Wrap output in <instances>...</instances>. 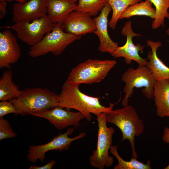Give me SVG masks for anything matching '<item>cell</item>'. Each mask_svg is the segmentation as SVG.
<instances>
[{
    "label": "cell",
    "mask_w": 169,
    "mask_h": 169,
    "mask_svg": "<svg viewBox=\"0 0 169 169\" xmlns=\"http://www.w3.org/2000/svg\"><path fill=\"white\" fill-rule=\"evenodd\" d=\"M79 85L65 81L59 95V105L68 110L74 109L81 113L89 121L91 114L96 115L101 112H107L113 110L114 104L110 103L106 107L101 105L99 97L88 95L79 89Z\"/></svg>",
    "instance_id": "1"
},
{
    "label": "cell",
    "mask_w": 169,
    "mask_h": 169,
    "mask_svg": "<svg viewBox=\"0 0 169 169\" xmlns=\"http://www.w3.org/2000/svg\"><path fill=\"white\" fill-rule=\"evenodd\" d=\"M10 101L15 107L16 114L31 115L58 106L59 95L46 88H28Z\"/></svg>",
    "instance_id": "2"
},
{
    "label": "cell",
    "mask_w": 169,
    "mask_h": 169,
    "mask_svg": "<svg viewBox=\"0 0 169 169\" xmlns=\"http://www.w3.org/2000/svg\"><path fill=\"white\" fill-rule=\"evenodd\" d=\"M106 120L107 122L114 124L120 129L122 133V141H129L132 148V158H137L135 138L142 134L144 126L135 109L128 105L121 109L112 110L106 113Z\"/></svg>",
    "instance_id": "3"
},
{
    "label": "cell",
    "mask_w": 169,
    "mask_h": 169,
    "mask_svg": "<svg viewBox=\"0 0 169 169\" xmlns=\"http://www.w3.org/2000/svg\"><path fill=\"white\" fill-rule=\"evenodd\" d=\"M116 64L114 60L88 59L72 69L66 81L79 85L99 83Z\"/></svg>",
    "instance_id": "4"
},
{
    "label": "cell",
    "mask_w": 169,
    "mask_h": 169,
    "mask_svg": "<svg viewBox=\"0 0 169 169\" xmlns=\"http://www.w3.org/2000/svg\"><path fill=\"white\" fill-rule=\"evenodd\" d=\"M54 24L52 31L47 33L38 44L31 47L28 53L30 57L36 58L49 53L59 55L69 45L81 38V36L66 32L62 24Z\"/></svg>",
    "instance_id": "5"
},
{
    "label": "cell",
    "mask_w": 169,
    "mask_h": 169,
    "mask_svg": "<svg viewBox=\"0 0 169 169\" xmlns=\"http://www.w3.org/2000/svg\"><path fill=\"white\" fill-rule=\"evenodd\" d=\"M121 79L125 84L123 88L125 95L121 102L123 106L128 105L129 99L133 94L135 88L143 87L142 92L146 97L150 100L153 98L156 80L146 65H138L136 69L129 68L123 73Z\"/></svg>",
    "instance_id": "6"
},
{
    "label": "cell",
    "mask_w": 169,
    "mask_h": 169,
    "mask_svg": "<svg viewBox=\"0 0 169 169\" xmlns=\"http://www.w3.org/2000/svg\"><path fill=\"white\" fill-rule=\"evenodd\" d=\"M98 123V134L97 147L90 157V165L99 169H103L112 166L114 158L110 156L109 151L113 143V136L115 132L111 127H108L106 120V113L96 115Z\"/></svg>",
    "instance_id": "7"
},
{
    "label": "cell",
    "mask_w": 169,
    "mask_h": 169,
    "mask_svg": "<svg viewBox=\"0 0 169 169\" xmlns=\"http://www.w3.org/2000/svg\"><path fill=\"white\" fill-rule=\"evenodd\" d=\"M54 25L46 14L32 21L17 22L11 26L3 27L14 31L21 41L32 46L39 42L47 33L52 31Z\"/></svg>",
    "instance_id": "8"
},
{
    "label": "cell",
    "mask_w": 169,
    "mask_h": 169,
    "mask_svg": "<svg viewBox=\"0 0 169 169\" xmlns=\"http://www.w3.org/2000/svg\"><path fill=\"white\" fill-rule=\"evenodd\" d=\"M74 131V128H69L66 132L60 133L47 143L42 145L30 146L28 151V154L27 155L28 160L34 163L39 159L43 163L47 152L52 150H58L60 151L67 150L72 141L82 138L86 135L85 133L81 132L75 137L71 138L69 137L68 136L71 135Z\"/></svg>",
    "instance_id": "9"
},
{
    "label": "cell",
    "mask_w": 169,
    "mask_h": 169,
    "mask_svg": "<svg viewBox=\"0 0 169 169\" xmlns=\"http://www.w3.org/2000/svg\"><path fill=\"white\" fill-rule=\"evenodd\" d=\"M121 34L123 36H126V43L122 46H118L112 56L114 58L124 57L125 63L128 64H130L132 60H134L139 66L146 65L147 60L141 57L139 54L140 52L141 53L143 52L144 46L139 44L135 45L132 41L133 37L141 36V35L134 32L131 21H127L125 23L121 29Z\"/></svg>",
    "instance_id": "10"
},
{
    "label": "cell",
    "mask_w": 169,
    "mask_h": 169,
    "mask_svg": "<svg viewBox=\"0 0 169 169\" xmlns=\"http://www.w3.org/2000/svg\"><path fill=\"white\" fill-rule=\"evenodd\" d=\"M31 115L47 119L59 130L70 126L77 127L80 121L84 118L83 114L79 111H71L69 110H64L59 106L33 113Z\"/></svg>",
    "instance_id": "11"
},
{
    "label": "cell",
    "mask_w": 169,
    "mask_h": 169,
    "mask_svg": "<svg viewBox=\"0 0 169 169\" xmlns=\"http://www.w3.org/2000/svg\"><path fill=\"white\" fill-rule=\"evenodd\" d=\"M47 0H28L16 2L12 7L13 20L15 23L30 22L47 14Z\"/></svg>",
    "instance_id": "12"
},
{
    "label": "cell",
    "mask_w": 169,
    "mask_h": 169,
    "mask_svg": "<svg viewBox=\"0 0 169 169\" xmlns=\"http://www.w3.org/2000/svg\"><path fill=\"white\" fill-rule=\"evenodd\" d=\"M89 14L76 10L72 11L64 21V31L75 36L94 33L96 29L94 19Z\"/></svg>",
    "instance_id": "13"
},
{
    "label": "cell",
    "mask_w": 169,
    "mask_h": 169,
    "mask_svg": "<svg viewBox=\"0 0 169 169\" xmlns=\"http://www.w3.org/2000/svg\"><path fill=\"white\" fill-rule=\"evenodd\" d=\"M21 54L15 36L9 30L0 33V68L10 69L11 64L17 62Z\"/></svg>",
    "instance_id": "14"
},
{
    "label": "cell",
    "mask_w": 169,
    "mask_h": 169,
    "mask_svg": "<svg viewBox=\"0 0 169 169\" xmlns=\"http://www.w3.org/2000/svg\"><path fill=\"white\" fill-rule=\"evenodd\" d=\"M111 10L108 3L101 11L100 15L94 17L96 29L93 33L98 36L100 40L98 48L99 51L101 52H108L112 55L118 46V43L112 40L108 33V16Z\"/></svg>",
    "instance_id": "15"
},
{
    "label": "cell",
    "mask_w": 169,
    "mask_h": 169,
    "mask_svg": "<svg viewBox=\"0 0 169 169\" xmlns=\"http://www.w3.org/2000/svg\"><path fill=\"white\" fill-rule=\"evenodd\" d=\"M78 0H47V15L53 23L63 24L65 18L76 9Z\"/></svg>",
    "instance_id": "16"
},
{
    "label": "cell",
    "mask_w": 169,
    "mask_h": 169,
    "mask_svg": "<svg viewBox=\"0 0 169 169\" xmlns=\"http://www.w3.org/2000/svg\"><path fill=\"white\" fill-rule=\"evenodd\" d=\"M146 43L151 50L148 53L146 65L150 70L155 80L169 79V67L161 60L157 54V50L161 46V43L151 40H147Z\"/></svg>",
    "instance_id": "17"
},
{
    "label": "cell",
    "mask_w": 169,
    "mask_h": 169,
    "mask_svg": "<svg viewBox=\"0 0 169 169\" xmlns=\"http://www.w3.org/2000/svg\"><path fill=\"white\" fill-rule=\"evenodd\" d=\"M153 98L157 115L169 117V79L155 80Z\"/></svg>",
    "instance_id": "18"
},
{
    "label": "cell",
    "mask_w": 169,
    "mask_h": 169,
    "mask_svg": "<svg viewBox=\"0 0 169 169\" xmlns=\"http://www.w3.org/2000/svg\"><path fill=\"white\" fill-rule=\"evenodd\" d=\"M13 73L9 69L5 71L0 79V100H11L18 97L22 90L13 82Z\"/></svg>",
    "instance_id": "19"
},
{
    "label": "cell",
    "mask_w": 169,
    "mask_h": 169,
    "mask_svg": "<svg viewBox=\"0 0 169 169\" xmlns=\"http://www.w3.org/2000/svg\"><path fill=\"white\" fill-rule=\"evenodd\" d=\"M156 13L155 9L150 0L141 1L129 6L121 15L119 20L128 18L136 15H143L154 19Z\"/></svg>",
    "instance_id": "20"
},
{
    "label": "cell",
    "mask_w": 169,
    "mask_h": 169,
    "mask_svg": "<svg viewBox=\"0 0 169 169\" xmlns=\"http://www.w3.org/2000/svg\"><path fill=\"white\" fill-rule=\"evenodd\" d=\"M118 146L111 145L110 150V152L116 157L118 163L114 167V169H151V161L148 160L146 164H144L137 160L132 158L129 161L123 159L119 154L117 151Z\"/></svg>",
    "instance_id": "21"
},
{
    "label": "cell",
    "mask_w": 169,
    "mask_h": 169,
    "mask_svg": "<svg viewBox=\"0 0 169 169\" xmlns=\"http://www.w3.org/2000/svg\"><path fill=\"white\" fill-rule=\"evenodd\" d=\"M143 0H108L112 14L108 24L113 29L115 28L121 15L130 6L142 1Z\"/></svg>",
    "instance_id": "22"
},
{
    "label": "cell",
    "mask_w": 169,
    "mask_h": 169,
    "mask_svg": "<svg viewBox=\"0 0 169 169\" xmlns=\"http://www.w3.org/2000/svg\"><path fill=\"white\" fill-rule=\"evenodd\" d=\"M155 6L156 13L151 24L153 29L164 27L165 18H169V0H150Z\"/></svg>",
    "instance_id": "23"
},
{
    "label": "cell",
    "mask_w": 169,
    "mask_h": 169,
    "mask_svg": "<svg viewBox=\"0 0 169 169\" xmlns=\"http://www.w3.org/2000/svg\"><path fill=\"white\" fill-rule=\"evenodd\" d=\"M76 10L95 17L108 3V0H78Z\"/></svg>",
    "instance_id": "24"
},
{
    "label": "cell",
    "mask_w": 169,
    "mask_h": 169,
    "mask_svg": "<svg viewBox=\"0 0 169 169\" xmlns=\"http://www.w3.org/2000/svg\"><path fill=\"white\" fill-rule=\"evenodd\" d=\"M17 136L9 121L3 117L0 118V140Z\"/></svg>",
    "instance_id": "25"
},
{
    "label": "cell",
    "mask_w": 169,
    "mask_h": 169,
    "mask_svg": "<svg viewBox=\"0 0 169 169\" xmlns=\"http://www.w3.org/2000/svg\"><path fill=\"white\" fill-rule=\"evenodd\" d=\"M16 114V110L13 104L10 101L3 100L0 102V118L3 117L9 113Z\"/></svg>",
    "instance_id": "26"
},
{
    "label": "cell",
    "mask_w": 169,
    "mask_h": 169,
    "mask_svg": "<svg viewBox=\"0 0 169 169\" xmlns=\"http://www.w3.org/2000/svg\"><path fill=\"white\" fill-rule=\"evenodd\" d=\"M56 162L54 160H52L48 163L44 165L41 166H38L36 165L31 166L29 169H51L56 163Z\"/></svg>",
    "instance_id": "27"
},
{
    "label": "cell",
    "mask_w": 169,
    "mask_h": 169,
    "mask_svg": "<svg viewBox=\"0 0 169 169\" xmlns=\"http://www.w3.org/2000/svg\"><path fill=\"white\" fill-rule=\"evenodd\" d=\"M7 2L0 0V19L3 18L7 13Z\"/></svg>",
    "instance_id": "28"
},
{
    "label": "cell",
    "mask_w": 169,
    "mask_h": 169,
    "mask_svg": "<svg viewBox=\"0 0 169 169\" xmlns=\"http://www.w3.org/2000/svg\"><path fill=\"white\" fill-rule=\"evenodd\" d=\"M162 141L166 143L169 144V128L165 127L162 137Z\"/></svg>",
    "instance_id": "29"
},
{
    "label": "cell",
    "mask_w": 169,
    "mask_h": 169,
    "mask_svg": "<svg viewBox=\"0 0 169 169\" xmlns=\"http://www.w3.org/2000/svg\"><path fill=\"white\" fill-rule=\"evenodd\" d=\"M4 1L6 2L15 1L17 3H23L28 1V0H0Z\"/></svg>",
    "instance_id": "30"
},
{
    "label": "cell",
    "mask_w": 169,
    "mask_h": 169,
    "mask_svg": "<svg viewBox=\"0 0 169 169\" xmlns=\"http://www.w3.org/2000/svg\"><path fill=\"white\" fill-rule=\"evenodd\" d=\"M169 20V18H168ZM166 32L169 36V28H168L166 31Z\"/></svg>",
    "instance_id": "31"
},
{
    "label": "cell",
    "mask_w": 169,
    "mask_h": 169,
    "mask_svg": "<svg viewBox=\"0 0 169 169\" xmlns=\"http://www.w3.org/2000/svg\"><path fill=\"white\" fill-rule=\"evenodd\" d=\"M164 169H169V165L166 166V167L164 168Z\"/></svg>",
    "instance_id": "32"
}]
</instances>
